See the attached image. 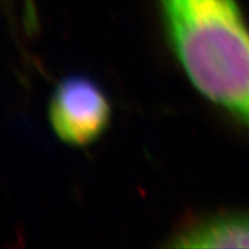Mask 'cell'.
<instances>
[{
	"label": "cell",
	"mask_w": 249,
	"mask_h": 249,
	"mask_svg": "<svg viewBox=\"0 0 249 249\" xmlns=\"http://www.w3.org/2000/svg\"><path fill=\"white\" fill-rule=\"evenodd\" d=\"M167 247L249 248V213L203 218L177 233Z\"/></svg>",
	"instance_id": "2"
},
{
	"label": "cell",
	"mask_w": 249,
	"mask_h": 249,
	"mask_svg": "<svg viewBox=\"0 0 249 249\" xmlns=\"http://www.w3.org/2000/svg\"><path fill=\"white\" fill-rule=\"evenodd\" d=\"M107 96L95 81L71 75L55 87L49 119L55 135L71 147H88L101 139L111 124Z\"/></svg>",
	"instance_id": "1"
}]
</instances>
